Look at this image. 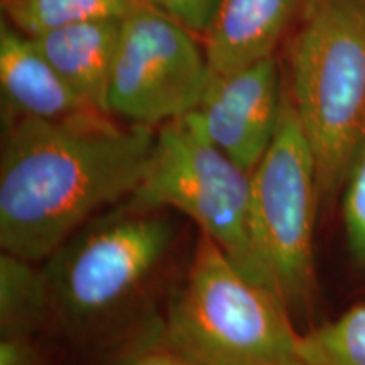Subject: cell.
Masks as SVG:
<instances>
[{
	"mask_svg": "<svg viewBox=\"0 0 365 365\" xmlns=\"http://www.w3.org/2000/svg\"><path fill=\"white\" fill-rule=\"evenodd\" d=\"M88 110L59 120H4L0 245L43 261L148 173L158 129Z\"/></svg>",
	"mask_w": 365,
	"mask_h": 365,
	"instance_id": "obj_1",
	"label": "cell"
},
{
	"mask_svg": "<svg viewBox=\"0 0 365 365\" xmlns=\"http://www.w3.org/2000/svg\"><path fill=\"white\" fill-rule=\"evenodd\" d=\"M289 73L287 91L312 145L319 198L330 202L365 145V0H308Z\"/></svg>",
	"mask_w": 365,
	"mask_h": 365,
	"instance_id": "obj_2",
	"label": "cell"
},
{
	"mask_svg": "<svg viewBox=\"0 0 365 365\" xmlns=\"http://www.w3.org/2000/svg\"><path fill=\"white\" fill-rule=\"evenodd\" d=\"M291 314L276 291L200 235L159 341L193 365H307Z\"/></svg>",
	"mask_w": 365,
	"mask_h": 365,
	"instance_id": "obj_3",
	"label": "cell"
},
{
	"mask_svg": "<svg viewBox=\"0 0 365 365\" xmlns=\"http://www.w3.org/2000/svg\"><path fill=\"white\" fill-rule=\"evenodd\" d=\"M250 196L252 171L218 149L190 112L158 127L148 173L127 205L182 213L242 272L274 289L252 240Z\"/></svg>",
	"mask_w": 365,
	"mask_h": 365,
	"instance_id": "obj_4",
	"label": "cell"
},
{
	"mask_svg": "<svg viewBox=\"0 0 365 365\" xmlns=\"http://www.w3.org/2000/svg\"><path fill=\"white\" fill-rule=\"evenodd\" d=\"M175 234L164 210L127 203L81 227L44 267L58 322L71 333L102 325L156 272Z\"/></svg>",
	"mask_w": 365,
	"mask_h": 365,
	"instance_id": "obj_5",
	"label": "cell"
},
{
	"mask_svg": "<svg viewBox=\"0 0 365 365\" xmlns=\"http://www.w3.org/2000/svg\"><path fill=\"white\" fill-rule=\"evenodd\" d=\"M318 200L312 145L284 90L277 130L252 171L250 232L269 279L291 313L312 308L317 294L313 234Z\"/></svg>",
	"mask_w": 365,
	"mask_h": 365,
	"instance_id": "obj_6",
	"label": "cell"
},
{
	"mask_svg": "<svg viewBox=\"0 0 365 365\" xmlns=\"http://www.w3.org/2000/svg\"><path fill=\"white\" fill-rule=\"evenodd\" d=\"M210 73L195 34L139 2L122 19L105 113L158 129L198 107Z\"/></svg>",
	"mask_w": 365,
	"mask_h": 365,
	"instance_id": "obj_7",
	"label": "cell"
},
{
	"mask_svg": "<svg viewBox=\"0 0 365 365\" xmlns=\"http://www.w3.org/2000/svg\"><path fill=\"white\" fill-rule=\"evenodd\" d=\"M282 98L279 68L271 56L230 73H210L193 113L218 149L254 171L277 130Z\"/></svg>",
	"mask_w": 365,
	"mask_h": 365,
	"instance_id": "obj_8",
	"label": "cell"
},
{
	"mask_svg": "<svg viewBox=\"0 0 365 365\" xmlns=\"http://www.w3.org/2000/svg\"><path fill=\"white\" fill-rule=\"evenodd\" d=\"M0 90L4 120H59L95 110L73 91L34 39L6 21L0 29Z\"/></svg>",
	"mask_w": 365,
	"mask_h": 365,
	"instance_id": "obj_9",
	"label": "cell"
},
{
	"mask_svg": "<svg viewBox=\"0 0 365 365\" xmlns=\"http://www.w3.org/2000/svg\"><path fill=\"white\" fill-rule=\"evenodd\" d=\"M308 0H220L205 53L212 73H230L274 56Z\"/></svg>",
	"mask_w": 365,
	"mask_h": 365,
	"instance_id": "obj_10",
	"label": "cell"
},
{
	"mask_svg": "<svg viewBox=\"0 0 365 365\" xmlns=\"http://www.w3.org/2000/svg\"><path fill=\"white\" fill-rule=\"evenodd\" d=\"M122 19L80 21L33 36L41 53L73 91L100 112H105V93L120 41Z\"/></svg>",
	"mask_w": 365,
	"mask_h": 365,
	"instance_id": "obj_11",
	"label": "cell"
},
{
	"mask_svg": "<svg viewBox=\"0 0 365 365\" xmlns=\"http://www.w3.org/2000/svg\"><path fill=\"white\" fill-rule=\"evenodd\" d=\"M53 314L44 269L2 250L0 255V336L34 335Z\"/></svg>",
	"mask_w": 365,
	"mask_h": 365,
	"instance_id": "obj_12",
	"label": "cell"
},
{
	"mask_svg": "<svg viewBox=\"0 0 365 365\" xmlns=\"http://www.w3.org/2000/svg\"><path fill=\"white\" fill-rule=\"evenodd\" d=\"M137 4V0H2V11L9 24L33 38L73 22L122 19Z\"/></svg>",
	"mask_w": 365,
	"mask_h": 365,
	"instance_id": "obj_13",
	"label": "cell"
},
{
	"mask_svg": "<svg viewBox=\"0 0 365 365\" xmlns=\"http://www.w3.org/2000/svg\"><path fill=\"white\" fill-rule=\"evenodd\" d=\"M307 365H365V304L301 335Z\"/></svg>",
	"mask_w": 365,
	"mask_h": 365,
	"instance_id": "obj_14",
	"label": "cell"
},
{
	"mask_svg": "<svg viewBox=\"0 0 365 365\" xmlns=\"http://www.w3.org/2000/svg\"><path fill=\"white\" fill-rule=\"evenodd\" d=\"M344 222L350 252L365 266V145L346 178Z\"/></svg>",
	"mask_w": 365,
	"mask_h": 365,
	"instance_id": "obj_15",
	"label": "cell"
},
{
	"mask_svg": "<svg viewBox=\"0 0 365 365\" xmlns=\"http://www.w3.org/2000/svg\"><path fill=\"white\" fill-rule=\"evenodd\" d=\"M171 17L178 24L200 38H207L220 0H137Z\"/></svg>",
	"mask_w": 365,
	"mask_h": 365,
	"instance_id": "obj_16",
	"label": "cell"
},
{
	"mask_svg": "<svg viewBox=\"0 0 365 365\" xmlns=\"http://www.w3.org/2000/svg\"><path fill=\"white\" fill-rule=\"evenodd\" d=\"M0 365H49V360L27 336H0Z\"/></svg>",
	"mask_w": 365,
	"mask_h": 365,
	"instance_id": "obj_17",
	"label": "cell"
},
{
	"mask_svg": "<svg viewBox=\"0 0 365 365\" xmlns=\"http://www.w3.org/2000/svg\"><path fill=\"white\" fill-rule=\"evenodd\" d=\"M122 365H193L190 360L181 357L180 354L173 352L171 349L164 346L161 341L156 346H148L140 352L129 357Z\"/></svg>",
	"mask_w": 365,
	"mask_h": 365,
	"instance_id": "obj_18",
	"label": "cell"
}]
</instances>
